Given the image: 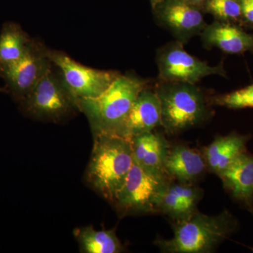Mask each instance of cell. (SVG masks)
Instances as JSON below:
<instances>
[{"label": "cell", "mask_w": 253, "mask_h": 253, "mask_svg": "<svg viewBox=\"0 0 253 253\" xmlns=\"http://www.w3.org/2000/svg\"><path fill=\"white\" fill-rule=\"evenodd\" d=\"M131 139L114 134H94V145L86 169L87 184L113 203L132 167Z\"/></svg>", "instance_id": "6da1fadb"}, {"label": "cell", "mask_w": 253, "mask_h": 253, "mask_svg": "<svg viewBox=\"0 0 253 253\" xmlns=\"http://www.w3.org/2000/svg\"><path fill=\"white\" fill-rule=\"evenodd\" d=\"M148 81L119 75L97 97L77 99L78 110L87 118L93 134L119 135L138 95Z\"/></svg>", "instance_id": "7a4b0ae2"}, {"label": "cell", "mask_w": 253, "mask_h": 253, "mask_svg": "<svg viewBox=\"0 0 253 253\" xmlns=\"http://www.w3.org/2000/svg\"><path fill=\"white\" fill-rule=\"evenodd\" d=\"M237 228V220L228 211L212 216L196 212L177 222L172 239L158 240V245L164 253H211Z\"/></svg>", "instance_id": "3957f363"}, {"label": "cell", "mask_w": 253, "mask_h": 253, "mask_svg": "<svg viewBox=\"0 0 253 253\" xmlns=\"http://www.w3.org/2000/svg\"><path fill=\"white\" fill-rule=\"evenodd\" d=\"M161 104V126L169 133L198 126L210 116L204 93L189 83L160 81L156 89Z\"/></svg>", "instance_id": "277c9868"}, {"label": "cell", "mask_w": 253, "mask_h": 253, "mask_svg": "<svg viewBox=\"0 0 253 253\" xmlns=\"http://www.w3.org/2000/svg\"><path fill=\"white\" fill-rule=\"evenodd\" d=\"M28 116L43 121H61L78 109L77 99L50 68L29 94L20 101Z\"/></svg>", "instance_id": "5b68a950"}, {"label": "cell", "mask_w": 253, "mask_h": 253, "mask_svg": "<svg viewBox=\"0 0 253 253\" xmlns=\"http://www.w3.org/2000/svg\"><path fill=\"white\" fill-rule=\"evenodd\" d=\"M168 185L164 175L146 172L134 163L113 204L123 214L157 211Z\"/></svg>", "instance_id": "8992f818"}, {"label": "cell", "mask_w": 253, "mask_h": 253, "mask_svg": "<svg viewBox=\"0 0 253 253\" xmlns=\"http://www.w3.org/2000/svg\"><path fill=\"white\" fill-rule=\"evenodd\" d=\"M183 45V43L176 41L158 50L157 65L160 81L196 84L202 78L211 75L226 77L223 62L217 66H209L189 54Z\"/></svg>", "instance_id": "52a82bcc"}, {"label": "cell", "mask_w": 253, "mask_h": 253, "mask_svg": "<svg viewBox=\"0 0 253 253\" xmlns=\"http://www.w3.org/2000/svg\"><path fill=\"white\" fill-rule=\"evenodd\" d=\"M47 55L51 63L59 68L65 84L76 99L97 97L119 76L113 71L86 67L58 51H47Z\"/></svg>", "instance_id": "ba28073f"}, {"label": "cell", "mask_w": 253, "mask_h": 253, "mask_svg": "<svg viewBox=\"0 0 253 253\" xmlns=\"http://www.w3.org/2000/svg\"><path fill=\"white\" fill-rule=\"evenodd\" d=\"M47 51L31 41L21 59L0 68L8 91L16 101H22L51 68Z\"/></svg>", "instance_id": "9c48e42d"}, {"label": "cell", "mask_w": 253, "mask_h": 253, "mask_svg": "<svg viewBox=\"0 0 253 253\" xmlns=\"http://www.w3.org/2000/svg\"><path fill=\"white\" fill-rule=\"evenodd\" d=\"M152 7L158 22L183 44L195 36H201L208 25L202 6L186 0H161Z\"/></svg>", "instance_id": "30bf717a"}, {"label": "cell", "mask_w": 253, "mask_h": 253, "mask_svg": "<svg viewBox=\"0 0 253 253\" xmlns=\"http://www.w3.org/2000/svg\"><path fill=\"white\" fill-rule=\"evenodd\" d=\"M161 125V104L157 93L144 88L138 95L119 135L131 139Z\"/></svg>", "instance_id": "8fae6325"}, {"label": "cell", "mask_w": 253, "mask_h": 253, "mask_svg": "<svg viewBox=\"0 0 253 253\" xmlns=\"http://www.w3.org/2000/svg\"><path fill=\"white\" fill-rule=\"evenodd\" d=\"M201 36L207 48L217 47L228 54H253V33L239 25L214 21L206 26Z\"/></svg>", "instance_id": "7c38bea8"}, {"label": "cell", "mask_w": 253, "mask_h": 253, "mask_svg": "<svg viewBox=\"0 0 253 253\" xmlns=\"http://www.w3.org/2000/svg\"><path fill=\"white\" fill-rule=\"evenodd\" d=\"M133 161L146 172L164 175L165 163L168 153L167 141L162 135L152 131L131 139Z\"/></svg>", "instance_id": "4fadbf2b"}, {"label": "cell", "mask_w": 253, "mask_h": 253, "mask_svg": "<svg viewBox=\"0 0 253 253\" xmlns=\"http://www.w3.org/2000/svg\"><path fill=\"white\" fill-rule=\"evenodd\" d=\"M218 175L234 199L247 204L253 201V156L245 151Z\"/></svg>", "instance_id": "5bb4252c"}, {"label": "cell", "mask_w": 253, "mask_h": 253, "mask_svg": "<svg viewBox=\"0 0 253 253\" xmlns=\"http://www.w3.org/2000/svg\"><path fill=\"white\" fill-rule=\"evenodd\" d=\"M249 135L231 132L216 138L205 150V160L212 172L219 174L245 152Z\"/></svg>", "instance_id": "9a60e30c"}, {"label": "cell", "mask_w": 253, "mask_h": 253, "mask_svg": "<svg viewBox=\"0 0 253 253\" xmlns=\"http://www.w3.org/2000/svg\"><path fill=\"white\" fill-rule=\"evenodd\" d=\"M206 166V160L199 152L186 146H177L168 151L165 170L186 184L201 176Z\"/></svg>", "instance_id": "2e32d148"}, {"label": "cell", "mask_w": 253, "mask_h": 253, "mask_svg": "<svg viewBox=\"0 0 253 253\" xmlns=\"http://www.w3.org/2000/svg\"><path fill=\"white\" fill-rule=\"evenodd\" d=\"M81 253H119L123 252L122 244L114 229L96 230L92 226H83L73 231Z\"/></svg>", "instance_id": "e0dca14e"}, {"label": "cell", "mask_w": 253, "mask_h": 253, "mask_svg": "<svg viewBox=\"0 0 253 253\" xmlns=\"http://www.w3.org/2000/svg\"><path fill=\"white\" fill-rule=\"evenodd\" d=\"M30 42L27 35L18 25L5 23L0 33V68L21 59Z\"/></svg>", "instance_id": "ac0fdd59"}, {"label": "cell", "mask_w": 253, "mask_h": 253, "mask_svg": "<svg viewBox=\"0 0 253 253\" xmlns=\"http://www.w3.org/2000/svg\"><path fill=\"white\" fill-rule=\"evenodd\" d=\"M203 9L205 12L212 14L215 21L244 27L241 5L238 0H206Z\"/></svg>", "instance_id": "d6986e66"}, {"label": "cell", "mask_w": 253, "mask_h": 253, "mask_svg": "<svg viewBox=\"0 0 253 253\" xmlns=\"http://www.w3.org/2000/svg\"><path fill=\"white\" fill-rule=\"evenodd\" d=\"M169 185L168 186L167 189L163 195L159 205V210L177 222L189 219L196 211H193L184 204L173 192Z\"/></svg>", "instance_id": "ffe728a7"}, {"label": "cell", "mask_w": 253, "mask_h": 253, "mask_svg": "<svg viewBox=\"0 0 253 253\" xmlns=\"http://www.w3.org/2000/svg\"><path fill=\"white\" fill-rule=\"evenodd\" d=\"M212 104L230 109H253V84L212 98Z\"/></svg>", "instance_id": "44dd1931"}, {"label": "cell", "mask_w": 253, "mask_h": 253, "mask_svg": "<svg viewBox=\"0 0 253 253\" xmlns=\"http://www.w3.org/2000/svg\"><path fill=\"white\" fill-rule=\"evenodd\" d=\"M241 5L244 27L253 28V0H238Z\"/></svg>", "instance_id": "7402d4cb"}, {"label": "cell", "mask_w": 253, "mask_h": 253, "mask_svg": "<svg viewBox=\"0 0 253 253\" xmlns=\"http://www.w3.org/2000/svg\"><path fill=\"white\" fill-rule=\"evenodd\" d=\"M186 1L193 3V4L199 5V6H202L203 7V4H204L206 0H186Z\"/></svg>", "instance_id": "603a6c76"}, {"label": "cell", "mask_w": 253, "mask_h": 253, "mask_svg": "<svg viewBox=\"0 0 253 253\" xmlns=\"http://www.w3.org/2000/svg\"><path fill=\"white\" fill-rule=\"evenodd\" d=\"M161 1V0H151V4H152V6H154L156 3L158 2V1Z\"/></svg>", "instance_id": "cb8c5ba5"}, {"label": "cell", "mask_w": 253, "mask_h": 253, "mask_svg": "<svg viewBox=\"0 0 253 253\" xmlns=\"http://www.w3.org/2000/svg\"><path fill=\"white\" fill-rule=\"evenodd\" d=\"M251 250H252V251L253 252V248H252V249H251Z\"/></svg>", "instance_id": "d4e9b609"}]
</instances>
